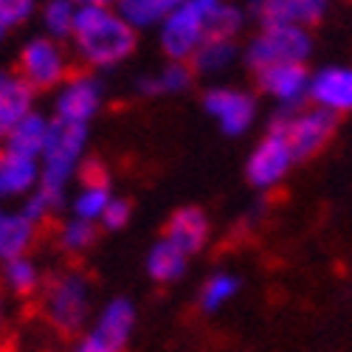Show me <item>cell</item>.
I'll list each match as a JSON object with an SVG mask.
<instances>
[{"label": "cell", "mask_w": 352, "mask_h": 352, "mask_svg": "<svg viewBox=\"0 0 352 352\" xmlns=\"http://www.w3.org/2000/svg\"><path fill=\"white\" fill-rule=\"evenodd\" d=\"M34 9V0H0V23L6 28L23 23Z\"/></svg>", "instance_id": "cell-31"}, {"label": "cell", "mask_w": 352, "mask_h": 352, "mask_svg": "<svg viewBox=\"0 0 352 352\" xmlns=\"http://www.w3.org/2000/svg\"><path fill=\"white\" fill-rule=\"evenodd\" d=\"M186 259L189 256L181 248H175L169 240H158L146 254V274L161 285L178 282L186 274Z\"/></svg>", "instance_id": "cell-19"}, {"label": "cell", "mask_w": 352, "mask_h": 352, "mask_svg": "<svg viewBox=\"0 0 352 352\" xmlns=\"http://www.w3.org/2000/svg\"><path fill=\"white\" fill-rule=\"evenodd\" d=\"M231 60H234V43L231 40H203L186 63L195 74H212V71L226 68Z\"/></svg>", "instance_id": "cell-21"}, {"label": "cell", "mask_w": 352, "mask_h": 352, "mask_svg": "<svg viewBox=\"0 0 352 352\" xmlns=\"http://www.w3.org/2000/svg\"><path fill=\"white\" fill-rule=\"evenodd\" d=\"M307 94L316 99V104L330 107L336 113L352 110V68L318 71L307 85Z\"/></svg>", "instance_id": "cell-14"}, {"label": "cell", "mask_w": 352, "mask_h": 352, "mask_svg": "<svg viewBox=\"0 0 352 352\" xmlns=\"http://www.w3.org/2000/svg\"><path fill=\"white\" fill-rule=\"evenodd\" d=\"M87 310H91V285L82 274H63L48 285L45 316L60 333H79L87 321Z\"/></svg>", "instance_id": "cell-6"}, {"label": "cell", "mask_w": 352, "mask_h": 352, "mask_svg": "<svg viewBox=\"0 0 352 352\" xmlns=\"http://www.w3.org/2000/svg\"><path fill=\"white\" fill-rule=\"evenodd\" d=\"M186 0H122V17L133 25H150L155 20H166Z\"/></svg>", "instance_id": "cell-22"}, {"label": "cell", "mask_w": 352, "mask_h": 352, "mask_svg": "<svg viewBox=\"0 0 352 352\" xmlns=\"http://www.w3.org/2000/svg\"><path fill=\"white\" fill-rule=\"evenodd\" d=\"M206 110L220 122L226 135H240L248 130V124L254 122V99L248 94L240 91H228V87H217V91H209L206 99H203Z\"/></svg>", "instance_id": "cell-9"}, {"label": "cell", "mask_w": 352, "mask_h": 352, "mask_svg": "<svg viewBox=\"0 0 352 352\" xmlns=\"http://www.w3.org/2000/svg\"><path fill=\"white\" fill-rule=\"evenodd\" d=\"M79 181H82V186H107L110 178H107V169L99 158H87L79 169Z\"/></svg>", "instance_id": "cell-32"}, {"label": "cell", "mask_w": 352, "mask_h": 352, "mask_svg": "<svg viewBox=\"0 0 352 352\" xmlns=\"http://www.w3.org/2000/svg\"><path fill=\"white\" fill-rule=\"evenodd\" d=\"M107 203H110V189L107 186H82V195L76 197L74 212H76L79 220H91L94 223V220L102 217Z\"/></svg>", "instance_id": "cell-27"}, {"label": "cell", "mask_w": 352, "mask_h": 352, "mask_svg": "<svg viewBox=\"0 0 352 352\" xmlns=\"http://www.w3.org/2000/svg\"><path fill=\"white\" fill-rule=\"evenodd\" d=\"M0 321H3V313H0Z\"/></svg>", "instance_id": "cell-35"}, {"label": "cell", "mask_w": 352, "mask_h": 352, "mask_svg": "<svg viewBox=\"0 0 352 352\" xmlns=\"http://www.w3.org/2000/svg\"><path fill=\"white\" fill-rule=\"evenodd\" d=\"M3 32H6V25H3V23H0V40H3Z\"/></svg>", "instance_id": "cell-34"}, {"label": "cell", "mask_w": 352, "mask_h": 352, "mask_svg": "<svg viewBox=\"0 0 352 352\" xmlns=\"http://www.w3.org/2000/svg\"><path fill=\"white\" fill-rule=\"evenodd\" d=\"M240 28H243V12L231 3H220L206 23V40H231Z\"/></svg>", "instance_id": "cell-26"}, {"label": "cell", "mask_w": 352, "mask_h": 352, "mask_svg": "<svg viewBox=\"0 0 352 352\" xmlns=\"http://www.w3.org/2000/svg\"><path fill=\"white\" fill-rule=\"evenodd\" d=\"M45 133H48V124L37 113H28L23 122H17L6 133V153L20 158H37L45 146Z\"/></svg>", "instance_id": "cell-17"}, {"label": "cell", "mask_w": 352, "mask_h": 352, "mask_svg": "<svg viewBox=\"0 0 352 352\" xmlns=\"http://www.w3.org/2000/svg\"><path fill=\"white\" fill-rule=\"evenodd\" d=\"M68 74L63 51L51 40H32L20 54L17 76L32 85V91H51L54 85L68 79Z\"/></svg>", "instance_id": "cell-8"}, {"label": "cell", "mask_w": 352, "mask_h": 352, "mask_svg": "<svg viewBox=\"0 0 352 352\" xmlns=\"http://www.w3.org/2000/svg\"><path fill=\"white\" fill-rule=\"evenodd\" d=\"M310 45V34L302 25H265L248 48V65L254 71L271 65H305Z\"/></svg>", "instance_id": "cell-5"}, {"label": "cell", "mask_w": 352, "mask_h": 352, "mask_svg": "<svg viewBox=\"0 0 352 352\" xmlns=\"http://www.w3.org/2000/svg\"><path fill=\"white\" fill-rule=\"evenodd\" d=\"M217 6L220 0H186L172 14H166L161 45L172 63H186L195 48L206 40V23Z\"/></svg>", "instance_id": "cell-4"}, {"label": "cell", "mask_w": 352, "mask_h": 352, "mask_svg": "<svg viewBox=\"0 0 352 352\" xmlns=\"http://www.w3.org/2000/svg\"><path fill=\"white\" fill-rule=\"evenodd\" d=\"M74 17H76L74 0H51V3L45 6V25L56 37L74 34Z\"/></svg>", "instance_id": "cell-29"}, {"label": "cell", "mask_w": 352, "mask_h": 352, "mask_svg": "<svg viewBox=\"0 0 352 352\" xmlns=\"http://www.w3.org/2000/svg\"><path fill=\"white\" fill-rule=\"evenodd\" d=\"M76 3H82V6H107L110 0H76Z\"/></svg>", "instance_id": "cell-33"}, {"label": "cell", "mask_w": 352, "mask_h": 352, "mask_svg": "<svg viewBox=\"0 0 352 352\" xmlns=\"http://www.w3.org/2000/svg\"><path fill=\"white\" fill-rule=\"evenodd\" d=\"M34 91L25 79L14 76H0V135H6L17 122H23L32 113Z\"/></svg>", "instance_id": "cell-16"}, {"label": "cell", "mask_w": 352, "mask_h": 352, "mask_svg": "<svg viewBox=\"0 0 352 352\" xmlns=\"http://www.w3.org/2000/svg\"><path fill=\"white\" fill-rule=\"evenodd\" d=\"M74 40L87 65L104 68L135 51V28L104 6H82L74 17Z\"/></svg>", "instance_id": "cell-1"}, {"label": "cell", "mask_w": 352, "mask_h": 352, "mask_svg": "<svg viewBox=\"0 0 352 352\" xmlns=\"http://www.w3.org/2000/svg\"><path fill=\"white\" fill-rule=\"evenodd\" d=\"M3 279L17 296H32V293L37 290V285H40V274L34 268V262L25 259V256H17V259L6 262L3 265Z\"/></svg>", "instance_id": "cell-25"}, {"label": "cell", "mask_w": 352, "mask_h": 352, "mask_svg": "<svg viewBox=\"0 0 352 352\" xmlns=\"http://www.w3.org/2000/svg\"><path fill=\"white\" fill-rule=\"evenodd\" d=\"M34 234L37 226L23 214H0V259L9 262L25 256V251L34 243Z\"/></svg>", "instance_id": "cell-18"}, {"label": "cell", "mask_w": 352, "mask_h": 352, "mask_svg": "<svg viewBox=\"0 0 352 352\" xmlns=\"http://www.w3.org/2000/svg\"><path fill=\"white\" fill-rule=\"evenodd\" d=\"M127 220H130V203L122 197H110V203L102 212V226L107 231H119L127 226Z\"/></svg>", "instance_id": "cell-30"}, {"label": "cell", "mask_w": 352, "mask_h": 352, "mask_svg": "<svg viewBox=\"0 0 352 352\" xmlns=\"http://www.w3.org/2000/svg\"><path fill=\"white\" fill-rule=\"evenodd\" d=\"M256 82L265 94L276 96L285 104H299L302 94L307 91L310 76L305 71V65H271L256 71Z\"/></svg>", "instance_id": "cell-15"}, {"label": "cell", "mask_w": 352, "mask_h": 352, "mask_svg": "<svg viewBox=\"0 0 352 352\" xmlns=\"http://www.w3.org/2000/svg\"><path fill=\"white\" fill-rule=\"evenodd\" d=\"M96 243V226L91 220H74L68 226H63L60 231V245L65 251H85Z\"/></svg>", "instance_id": "cell-28"}, {"label": "cell", "mask_w": 352, "mask_h": 352, "mask_svg": "<svg viewBox=\"0 0 352 352\" xmlns=\"http://www.w3.org/2000/svg\"><path fill=\"white\" fill-rule=\"evenodd\" d=\"M85 144V124L79 122H68V119H56L48 124L45 133V172H43V186H40V197L48 206H60L63 200V184L68 181V172L74 166V161L82 153Z\"/></svg>", "instance_id": "cell-3"}, {"label": "cell", "mask_w": 352, "mask_h": 352, "mask_svg": "<svg viewBox=\"0 0 352 352\" xmlns=\"http://www.w3.org/2000/svg\"><path fill=\"white\" fill-rule=\"evenodd\" d=\"M290 150H287V144H285V138H279V135H271L268 133V138L262 141L256 150H254V155H251V161H248V181L254 184V186H259V189H265V186H274L282 175L287 172V166H290Z\"/></svg>", "instance_id": "cell-12"}, {"label": "cell", "mask_w": 352, "mask_h": 352, "mask_svg": "<svg viewBox=\"0 0 352 352\" xmlns=\"http://www.w3.org/2000/svg\"><path fill=\"white\" fill-rule=\"evenodd\" d=\"M34 178H37L34 158H20L12 153L0 155V197L25 192L34 184Z\"/></svg>", "instance_id": "cell-20"}, {"label": "cell", "mask_w": 352, "mask_h": 352, "mask_svg": "<svg viewBox=\"0 0 352 352\" xmlns=\"http://www.w3.org/2000/svg\"><path fill=\"white\" fill-rule=\"evenodd\" d=\"M164 240H169L175 248H181L186 256H192L209 240V217L197 206H184L172 212V217L164 226Z\"/></svg>", "instance_id": "cell-11"}, {"label": "cell", "mask_w": 352, "mask_h": 352, "mask_svg": "<svg viewBox=\"0 0 352 352\" xmlns=\"http://www.w3.org/2000/svg\"><path fill=\"white\" fill-rule=\"evenodd\" d=\"M240 290V279L231 274H214L200 290V307L206 313H214L217 307H223L226 302H231Z\"/></svg>", "instance_id": "cell-24"}, {"label": "cell", "mask_w": 352, "mask_h": 352, "mask_svg": "<svg viewBox=\"0 0 352 352\" xmlns=\"http://www.w3.org/2000/svg\"><path fill=\"white\" fill-rule=\"evenodd\" d=\"M336 130H338V113L321 104L299 116H293L290 110H279L268 124L271 135L285 138L293 161H307L316 153H321Z\"/></svg>", "instance_id": "cell-2"}, {"label": "cell", "mask_w": 352, "mask_h": 352, "mask_svg": "<svg viewBox=\"0 0 352 352\" xmlns=\"http://www.w3.org/2000/svg\"><path fill=\"white\" fill-rule=\"evenodd\" d=\"M133 327H135V307L127 299H113L102 310L96 327L74 346V352H124Z\"/></svg>", "instance_id": "cell-7"}, {"label": "cell", "mask_w": 352, "mask_h": 352, "mask_svg": "<svg viewBox=\"0 0 352 352\" xmlns=\"http://www.w3.org/2000/svg\"><path fill=\"white\" fill-rule=\"evenodd\" d=\"M327 12V0H256L254 14L262 25H316Z\"/></svg>", "instance_id": "cell-10"}, {"label": "cell", "mask_w": 352, "mask_h": 352, "mask_svg": "<svg viewBox=\"0 0 352 352\" xmlns=\"http://www.w3.org/2000/svg\"><path fill=\"white\" fill-rule=\"evenodd\" d=\"M195 71L189 68V63H172L161 76H153V79H141L138 87L144 94H175V91H184L189 87Z\"/></svg>", "instance_id": "cell-23"}, {"label": "cell", "mask_w": 352, "mask_h": 352, "mask_svg": "<svg viewBox=\"0 0 352 352\" xmlns=\"http://www.w3.org/2000/svg\"><path fill=\"white\" fill-rule=\"evenodd\" d=\"M99 107V85L85 71H71L68 74V87L56 102V116L68 122L85 124Z\"/></svg>", "instance_id": "cell-13"}]
</instances>
